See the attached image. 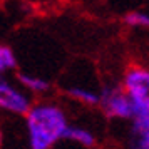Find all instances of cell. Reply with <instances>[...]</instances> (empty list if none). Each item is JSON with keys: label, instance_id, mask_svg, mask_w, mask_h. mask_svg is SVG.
Masks as SVG:
<instances>
[{"label": "cell", "instance_id": "obj_1", "mask_svg": "<svg viewBox=\"0 0 149 149\" xmlns=\"http://www.w3.org/2000/svg\"><path fill=\"white\" fill-rule=\"evenodd\" d=\"M69 127L64 109L52 102H42L30 107L25 116V129L30 149H52L64 139Z\"/></svg>", "mask_w": 149, "mask_h": 149}, {"label": "cell", "instance_id": "obj_2", "mask_svg": "<svg viewBox=\"0 0 149 149\" xmlns=\"http://www.w3.org/2000/svg\"><path fill=\"white\" fill-rule=\"evenodd\" d=\"M99 107L111 119H131L134 112V104L126 89L119 84H109L101 89Z\"/></svg>", "mask_w": 149, "mask_h": 149}, {"label": "cell", "instance_id": "obj_3", "mask_svg": "<svg viewBox=\"0 0 149 149\" xmlns=\"http://www.w3.org/2000/svg\"><path fill=\"white\" fill-rule=\"evenodd\" d=\"M30 107H32V101L29 94H25L22 89L15 87L12 82L0 74V111L15 116H27Z\"/></svg>", "mask_w": 149, "mask_h": 149}, {"label": "cell", "instance_id": "obj_4", "mask_svg": "<svg viewBox=\"0 0 149 149\" xmlns=\"http://www.w3.org/2000/svg\"><path fill=\"white\" fill-rule=\"evenodd\" d=\"M122 87L134 104L149 109V69L131 67L124 74Z\"/></svg>", "mask_w": 149, "mask_h": 149}, {"label": "cell", "instance_id": "obj_5", "mask_svg": "<svg viewBox=\"0 0 149 149\" xmlns=\"http://www.w3.org/2000/svg\"><path fill=\"white\" fill-rule=\"evenodd\" d=\"M134 104V102H132ZM127 149H149V109L134 104L127 134Z\"/></svg>", "mask_w": 149, "mask_h": 149}, {"label": "cell", "instance_id": "obj_6", "mask_svg": "<svg viewBox=\"0 0 149 149\" xmlns=\"http://www.w3.org/2000/svg\"><path fill=\"white\" fill-rule=\"evenodd\" d=\"M65 141H70L74 144H79L82 148H94L97 139L95 134L87 127H82V126H74V124H69V127L65 129V134H64Z\"/></svg>", "mask_w": 149, "mask_h": 149}, {"label": "cell", "instance_id": "obj_7", "mask_svg": "<svg viewBox=\"0 0 149 149\" xmlns=\"http://www.w3.org/2000/svg\"><path fill=\"white\" fill-rule=\"evenodd\" d=\"M65 94L72 101L86 104V106H99L101 102V92H95L92 89L81 87V86H69L65 89Z\"/></svg>", "mask_w": 149, "mask_h": 149}, {"label": "cell", "instance_id": "obj_8", "mask_svg": "<svg viewBox=\"0 0 149 149\" xmlns=\"http://www.w3.org/2000/svg\"><path fill=\"white\" fill-rule=\"evenodd\" d=\"M17 81L20 82V86L24 89H27L29 92L32 94H45L50 91V82L42 79V77H37V75L27 74V72H20L17 75Z\"/></svg>", "mask_w": 149, "mask_h": 149}, {"label": "cell", "instance_id": "obj_9", "mask_svg": "<svg viewBox=\"0 0 149 149\" xmlns=\"http://www.w3.org/2000/svg\"><path fill=\"white\" fill-rule=\"evenodd\" d=\"M17 67V57L15 52L8 45H2L0 44V74L12 70Z\"/></svg>", "mask_w": 149, "mask_h": 149}, {"label": "cell", "instance_id": "obj_10", "mask_svg": "<svg viewBox=\"0 0 149 149\" xmlns=\"http://www.w3.org/2000/svg\"><path fill=\"white\" fill-rule=\"evenodd\" d=\"M124 24H127L129 27H136V29H149V14L146 12H129L124 15Z\"/></svg>", "mask_w": 149, "mask_h": 149}]
</instances>
